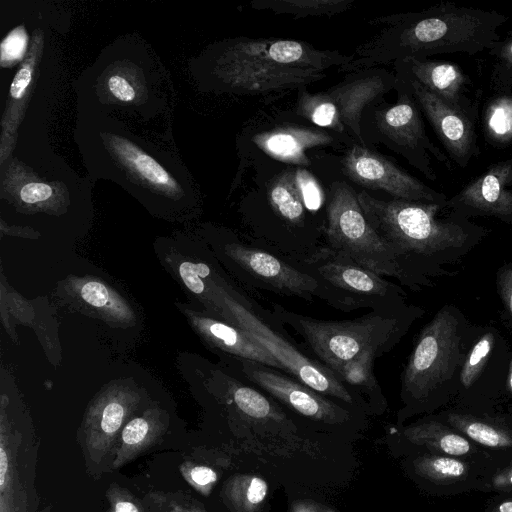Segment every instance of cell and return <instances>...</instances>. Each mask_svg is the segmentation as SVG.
Returning a JSON list of instances; mask_svg holds the SVG:
<instances>
[{"instance_id": "obj_24", "label": "cell", "mask_w": 512, "mask_h": 512, "mask_svg": "<svg viewBox=\"0 0 512 512\" xmlns=\"http://www.w3.org/2000/svg\"><path fill=\"white\" fill-rule=\"evenodd\" d=\"M194 323L213 346L233 358L257 362L285 373L278 360L237 325L206 316H196Z\"/></svg>"}, {"instance_id": "obj_15", "label": "cell", "mask_w": 512, "mask_h": 512, "mask_svg": "<svg viewBox=\"0 0 512 512\" xmlns=\"http://www.w3.org/2000/svg\"><path fill=\"white\" fill-rule=\"evenodd\" d=\"M343 173L359 186L382 190L391 198L446 205L448 197L366 146L354 144L341 159Z\"/></svg>"}, {"instance_id": "obj_20", "label": "cell", "mask_w": 512, "mask_h": 512, "mask_svg": "<svg viewBox=\"0 0 512 512\" xmlns=\"http://www.w3.org/2000/svg\"><path fill=\"white\" fill-rule=\"evenodd\" d=\"M434 414L501 465L512 460V410L471 411L450 405Z\"/></svg>"}, {"instance_id": "obj_6", "label": "cell", "mask_w": 512, "mask_h": 512, "mask_svg": "<svg viewBox=\"0 0 512 512\" xmlns=\"http://www.w3.org/2000/svg\"><path fill=\"white\" fill-rule=\"evenodd\" d=\"M270 313L281 326L291 328L317 360L332 370L349 361L380 358L393 350L425 309L414 304L391 310H371L352 320H320L271 304Z\"/></svg>"}, {"instance_id": "obj_43", "label": "cell", "mask_w": 512, "mask_h": 512, "mask_svg": "<svg viewBox=\"0 0 512 512\" xmlns=\"http://www.w3.org/2000/svg\"><path fill=\"white\" fill-rule=\"evenodd\" d=\"M483 512H512V492L496 494L486 504Z\"/></svg>"}, {"instance_id": "obj_45", "label": "cell", "mask_w": 512, "mask_h": 512, "mask_svg": "<svg viewBox=\"0 0 512 512\" xmlns=\"http://www.w3.org/2000/svg\"><path fill=\"white\" fill-rule=\"evenodd\" d=\"M300 512H303V511H300Z\"/></svg>"}, {"instance_id": "obj_36", "label": "cell", "mask_w": 512, "mask_h": 512, "mask_svg": "<svg viewBox=\"0 0 512 512\" xmlns=\"http://www.w3.org/2000/svg\"><path fill=\"white\" fill-rule=\"evenodd\" d=\"M495 284L501 304V317L512 333V260L498 268Z\"/></svg>"}, {"instance_id": "obj_37", "label": "cell", "mask_w": 512, "mask_h": 512, "mask_svg": "<svg viewBox=\"0 0 512 512\" xmlns=\"http://www.w3.org/2000/svg\"><path fill=\"white\" fill-rule=\"evenodd\" d=\"M28 46V35L25 27L18 26L4 37L1 43V65L12 66L22 60Z\"/></svg>"}, {"instance_id": "obj_3", "label": "cell", "mask_w": 512, "mask_h": 512, "mask_svg": "<svg viewBox=\"0 0 512 512\" xmlns=\"http://www.w3.org/2000/svg\"><path fill=\"white\" fill-rule=\"evenodd\" d=\"M508 20L507 15L497 11L453 2L377 17L369 23L386 27L358 46L352 54L354 59L337 71L350 73L438 54L474 56L501 40L498 29Z\"/></svg>"}, {"instance_id": "obj_32", "label": "cell", "mask_w": 512, "mask_h": 512, "mask_svg": "<svg viewBox=\"0 0 512 512\" xmlns=\"http://www.w3.org/2000/svg\"><path fill=\"white\" fill-rule=\"evenodd\" d=\"M35 47H36V39L34 40L33 48L31 46L30 50L28 51L27 58L19 67L18 71L16 72V74L10 84L8 104H13L14 106L12 108L8 109V111H6V115L8 118L7 127L9 126L10 122L12 121V119L14 117L13 124H12V134L15 129L16 120H18L17 108H18L19 104H23L22 100L26 96V93L28 92L29 87L31 86L32 81H33V76H34V72H35V68H36V62H37V58H38L36 56V54L39 51V48H35Z\"/></svg>"}, {"instance_id": "obj_7", "label": "cell", "mask_w": 512, "mask_h": 512, "mask_svg": "<svg viewBox=\"0 0 512 512\" xmlns=\"http://www.w3.org/2000/svg\"><path fill=\"white\" fill-rule=\"evenodd\" d=\"M160 81V72L144 44L117 40L79 77V112H118L149 120L167 105Z\"/></svg>"}, {"instance_id": "obj_2", "label": "cell", "mask_w": 512, "mask_h": 512, "mask_svg": "<svg viewBox=\"0 0 512 512\" xmlns=\"http://www.w3.org/2000/svg\"><path fill=\"white\" fill-rule=\"evenodd\" d=\"M353 59L294 39L237 37L204 52L200 79L218 93L267 96L306 88Z\"/></svg>"}, {"instance_id": "obj_12", "label": "cell", "mask_w": 512, "mask_h": 512, "mask_svg": "<svg viewBox=\"0 0 512 512\" xmlns=\"http://www.w3.org/2000/svg\"><path fill=\"white\" fill-rule=\"evenodd\" d=\"M511 349L493 325H479L464 358L452 406L471 410L499 409L505 387Z\"/></svg>"}, {"instance_id": "obj_31", "label": "cell", "mask_w": 512, "mask_h": 512, "mask_svg": "<svg viewBox=\"0 0 512 512\" xmlns=\"http://www.w3.org/2000/svg\"><path fill=\"white\" fill-rule=\"evenodd\" d=\"M78 293L86 304L101 310L115 320L128 321L132 317V312L126 302L102 282L84 281L79 285Z\"/></svg>"}, {"instance_id": "obj_34", "label": "cell", "mask_w": 512, "mask_h": 512, "mask_svg": "<svg viewBox=\"0 0 512 512\" xmlns=\"http://www.w3.org/2000/svg\"><path fill=\"white\" fill-rule=\"evenodd\" d=\"M146 503L154 512H203L186 495L153 492L147 495Z\"/></svg>"}, {"instance_id": "obj_35", "label": "cell", "mask_w": 512, "mask_h": 512, "mask_svg": "<svg viewBox=\"0 0 512 512\" xmlns=\"http://www.w3.org/2000/svg\"><path fill=\"white\" fill-rule=\"evenodd\" d=\"M295 181L306 209L314 212L323 204V191L316 178L304 167L294 169Z\"/></svg>"}, {"instance_id": "obj_13", "label": "cell", "mask_w": 512, "mask_h": 512, "mask_svg": "<svg viewBox=\"0 0 512 512\" xmlns=\"http://www.w3.org/2000/svg\"><path fill=\"white\" fill-rule=\"evenodd\" d=\"M396 79V103L374 113L378 140L402 156L427 179L435 181L437 175L431 156L448 169L451 168V162L428 137L416 100L403 82Z\"/></svg>"}, {"instance_id": "obj_16", "label": "cell", "mask_w": 512, "mask_h": 512, "mask_svg": "<svg viewBox=\"0 0 512 512\" xmlns=\"http://www.w3.org/2000/svg\"><path fill=\"white\" fill-rule=\"evenodd\" d=\"M395 76L412 94L451 160L460 168H466L480 154L476 133L478 120L447 104L415 80Z\"/></svg>"}, {"instance_id": "obj_40", "label": "cell", "mask_w": 512, "mask_h": 512, "mask_svg": "<svg viewBox=\"0 0 512 512\" xmlns=\"http://www.w3.org/2000/svg\"><path fill=\"white\" fill-rule=\"evenodd\" d=\"M180 471L184 479L198 491L207 494L208 489L217 480L216 472L204 465L184 463Z\"/></svg>"}, {"instance_id": "obj_9", "label": "cell", "mask_w": 512, "mask_h": 512, "mask_svg": "<svg viewBox=\"0 0 512 512\" xmlns=\"http://www.w3.org/2000/svg\"><path fill=\"white\" fill-rule=\"evenodd\" d=\"M294 265L314 277L331 297V306L350 312L357 309L391 310L409 304L401 285L367 269L324 245Z\"/></svg>"}, {"instance_id": "obj_5", "label": "cell", "mask_w": 512, "mask_h": 512, "mask_svg": "<svg viewBox=\"0 0 512 512\" xmlns=\"http://www.w3.org/2000/svg\"><path fill=\"white\" fill-rule=\"evenodd\" d=\"M478 327L458 306L447 303L422 328L401 374L403 418L434 414L452 404Z\"/></svg>"}, {"instance_id": "obj_39", "label": "cell", "mask_w": 512, "mask_h": 512, "mask_svg": "<svg viewBox=\"0 0 512 512\" xmlns=\"http://www.w3.org/2000/svg\"><path fill=\"white\" fill-rule=\"evenodd\" d=\"M108 512H146L142 503L128 490L111 483L106 491Z\"/></svg>"}, {"instance_id": "obj_10", "label": "cell", "mask_w": 512, "mask_h": 512, "mask_svg": "<svg viewBox=\"0 0 512 512\" xmlns=\"http://www.w3.org/2000/svg\"><path fill=\"white\" fill-rule=\"evenodd\" d=\"M396 76L382 67L346 73L326 90H298L296 113L314 125L350 136L365 146L361 120L365 108L396 86Z\"/></svg>"}, {"instance_id": "obj_4", "label": "cell", "mask_w": 512, "mask_h": 512, "mask_svg": "<svg viewBox=\"0 0 512 512\" xmlns=\"http://www.w3.org/2000/svg\"><path fill=\"white\" fill-rule=\"evenodd\" d=\"M74 139L93 180H112L141 199L179 202L193 192L176 154L135 135L116 117L79 112Z\"/></svg>"}, {"instance_id": "obj_11", "label": "cell", "mask_w": 512, "mask_h": 512, "mask_svg": "<svg viewBox=\"0 0 512 512\" xmlns=\"http://www.w3.org/2000/svg\"><path fill=\"white\" fill-rule=\"evenodd\" d=\"M326 246L383 277L395 278L407 287L399 262L366 219L355 190L334 182L327 205Z\"/></svg>"}, {"instance_id": "obj_33", "label": "cell", "mask_w": 512, "mask_h": 512, "mask_svg": "<svg viewBox=\"0 0 512 512\" xmlns=\"http://www.w3.org/2000/svg\"><path fill=\"white\" fill-rule=\"evenodd\" d=\"M488 54L494 59L491 83L497 91L512 90V32L495 43Z\"/></svg>"}, {"instance_id": "obj_26", "label": "cell", "mask_w": 512, "mask_h": 512, "mask_svg": "<svg viewBox=\"0 0 512 512\" xmlns=\"http://www.w3.org/2000/svg\"><path fill=\"white\" fill-rule=\"evenodd\" d=\"M218 383L227 401L244 417L256 421L282 420V416L270 400L260 390L250 386L249 382L245 383L239 378L219 374Z\"/></svg>"}, {"instance_id": "obj_41", "label": "cell", "mask_w": 512, "mask_h": 512, "mask_svg": "<svg viewBox=\"0 0 512 512\" xmlns=\"http://www.w3.org/2000/svg\"><path fill=\"white\" fill-rule=\"evenodd\" d=\"M483 492L495 494L512 492V460L499 466L489 475Z\"/></svg>"}, {"instance_id": "obj_28", "label": "cell", "mask_w": 512, "mask_h": 512, "mask_svg": "<svg viewBox=\"0 0 512 512\" xmlns=\"http://www.w3.org/2000/svg\"><path fill=\"white\" fill-rule=\"evenodd\" d=\"M482 127L486 141L497 148L512 144V90L498 91L485 104Z\"/></svg>"}, {"instance_id": "obj_8", "label": "cell", "mask_w": 512, "mask_h": 512, "mask_svg": "<svg viewBox=\"0 0 512 512\" xmlns=\"http://www.w3.org/2000/svg\"><path fill=\"white\" fill-rule=\"evenodd\" d=\"M209 302L215 312L227 322L243 329L256 342L268 350L282 365L286 374L315 391L340 400L350 406L362 402L318 360L312 359L295 347L284 336L282 326L270 313L265 320L263 310L252 299L220 280L209 279Z\"/></svg>"}, {"instance_id": "obj_42", "label": "cell", "mask_w": 512, "mask_h": 512, "mask_svg": "<svg viewBox=\"0 0 512 512\" xmlns=\"http://www.w3.org/2000/svg\"><path fill=\"white\" fill-rule=\"evenodd\" d=\"M266 482L258 477L251 479L247 489L246 497L251 504H258L263 501L267 494Z\"/></svg>"}, {"instance_id": "obj_14", "label": "cell", "mask_w": 512, "mask_h": 512, "mask_svg": "<svg viewBox=\"0 0 512 512\" xmlns=\"http://www.w3.org/2000/svg\"><path fill=\"white\" fill-rule=\"evenodd\" d=\"M223 250L250 286L306 301L318 298L331 306V297L323 286L289 261L236 239L225 243Z\"/></svg>"}, {"instance_id": "obj_21", "label": "cell", "mask_w": 512, "mask_h": 512, "mask_svg": "<svg viewBox=\"0 0 512 512\" xmlns=\"http://www.w3.org/2000/svg\"><path fill=\"white\" fill-rule=\"evenodd\" d=\"M139 396L114 388L90 406L82 425L83 447L89 460L99 464L111 451L123 423L137 406Z\"/></svg>"}, {"instance_id": "obj_38", "label": "cell", "mask_w": 512, "mask_h": 512, "mask_svg": "<svg viewBox=\"0 0 512 512\" xmlns=\"http://www.w3.org/2000/svg\"><path fill=\"white\" fill-rule=\"evenodd\" d=\"M179 274L190 291L208 297L209 286H206L205 279H208L211 274L209 266L204 263L185 261L179 266Z\"/></svg>"}, {"instance_id": "obj_1", "label": "cell", "mask_w": 512, "mask_h": 512, "mask_svg": "<svg viewBox=\"0 0 512 512\" xmlns=\"http://www.w3.org/2000/svg\"><path fill=\"white\" fill-rule=\"evenodd\" d=\"M364 215L396 256L412 291L457 274L458 264L490 229L450 211L446 205L379 199L357 193Z\"/></svg>"}, {"instance_id": "obj_30", "label": "cell", "mask_w": 512, "mask_h": 512, "mask_svg": "<svg viewBox=\"0 0 512 512\" xmlns=\"http://www.w3.org/2000/svg\"><path fill=\"white\" fill-rule=\"evenodd\" d=\"M374 358L365 357L349 361L331 371L362 402L381 403L383 395L374 373Z\"/></svg>"}, {"instance_id": "obj_29", "label": "cell", "mask_w": 512, "mask_h": 512, "mask_svg": "<svg viewBox=\"0 0 512 512\" xmlns=\"http://www.w3.org/2000/svg\"><path fill=\"white\" fill-rule=\"evenodd\" d=\"M354 0H256L251 7L293 18L333 17L353 6Z\"/></svg>"}, {"instance_id": "obj_23", "label": "cell", "mask_w": 512, "mask_h": 512, "mask_svg": "<svg viewBox=\"0 0 512 512\" xmlns=\"http://www.w3.org/2000/svg\"><path fill=\"white\" fill-rule=\"evenodd\" d=\"M253 142L273 159L306 167L311 164L307 151L332 145L334 138L323 129L292 124L260 132L253 137Z\"/></svg>"}, {"instance_id": "obj_19", "label": "cell", "mask_w": 512, "mask_h": 512, "mask_svg": "<svg viewBox=\"0 0 512 512\" xmlns=\"http://www.w3.org/2000/svg\"><path fill=\"white\" fill-rule=\"evenodd\" d=\"M392 65L396 75L415 80L447 104L479 119V96H472V80L457 64L411 58Z\"/></svg>"}, {"instance_id": "obj_18", "label": "cell", "mask_w": 512, "mask_h": 512, "mask_svg": "<svg viewBox=\"0 0 512 512\" xmlns=\"http://www.w3.org/2000/svg\"><path fill=\"white\" fill-rule=\"evenodd\" d=\"M411 469L428 491L444 497L483 492L495 470L473 460L430 453H419L412 460Z\"/></svg>"}, {"instance_id": "obj_27", "label": "cell", "mask_w": 512, "mask_h": 512, "mask_svg": "<svg viewBox=\"0 0 512 512\" xmlns=\"http://www.w3.org/2000/svg\"><path fill=\"white\" fill-rule=\"evenodd\" d=\"M268 200L274 212L290 226L300 227L305 219V206L296 185L294 169L278 174L268 188Z\"/></svg>"}, {"instance_id": "obj_44", "label": "cell", "mask_w": 512, "mask_h": 512, "mask_svg": "<svg viewBox=\"0 0 512 512\" xmlns=\"http://www.w3.org/2000/svg\"><path fill=\"white\" fill-rule=\"evenodd\" d=\"M505 400L509 401L507 409L512 410V350L510 352V359L508 365V373L505 387Z\"/></svg>"}, {"instance_id": "obj_17", "label": "cell", "mask_w": 512, "mask_h": 512, "mask_svg": "<svg viewBox=\"0 0 512 512\" xmlns=\"http://www.w3.org/2000/svg\"><path fill=\"white\" fill-rule=\"evenodd\" d=\"M446 208L467 219L494 217L512 224V158L490 165L448 198Z\"/></svg>"}, {"instance_id": "obj_25", "label": "cell", "mask_w": 512, "mask_h": 512, "mask_svg": "<svg viewBox=\"0 0 512 512\" xmlns=\"http://www.w3.org/2000/svg\"><path fill=\"white\" fill-rule=\"evenodd\" d=\"M165 426L161 411L157 409H149L127 422L120 434L112 468L123 467L153 446L163 435Z\"/></svg>"}, {"instance_id": "obj_22", "label": "cell", "mask_w": 512, "mask_h": 512, "mask_svg": "<svg viewBox=\"0 0 512 512\" xmlns=\"http://www.w3.org/2000/svg\"><path fill=\"white\" fill-rule=\"evenodd\" d=\"M403 435L410 444L421 450L420 453L469 459L494 469L501 466L476 443L447 425L435 414L426 415L406 427Z\"/></svg>"}]
</instances>
